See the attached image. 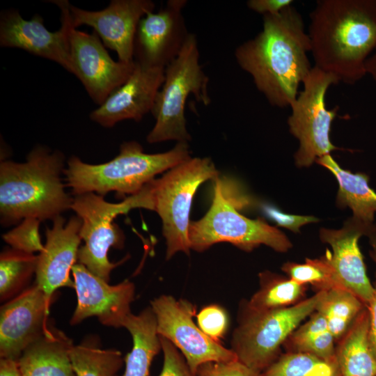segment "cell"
Returning a JSON list of instances; mask_svg holds the SVG:
<instances>
[{
    "label": "cell",
    "mask_w": 376,
    "mask_h": 376,
    "mask_svg": "<svg viewBox=\"0 0 376 376\" xmlns=\"http://www.w3.org/2000/svg\"><path fill=\"white\" fill-rule=\"evenodd\" d=\"M155 7L150 0H112L103 10L91 11L70 3L69 15L74 28L92 27L104 45L116 52L119 61L132 63L138 24Z\"/></svg>",
    "instance_id": "cell-14"
},
{
    "label": "cell",
    "mask_w": 376,
    "mask_h": 376,
    "mask_svg": "<svg viewBox=\"0 0 376 376\" xmlns=\"http://www.w3.org/2000/svg\"><path fill=\"white\" fill-rule=\"evenodd\" d=\"M74 74L95 104L101 105L131 75L135 61H115L99 36L72 28L69 34Z\"/></svg>",
    "instance_id": "cell-13"
},
{
    "label": "cell",
    "mask_w": 376,
    "mask_h": 376,
    "mask_svg": "<svg viewBox=\"0 0 376 376\" xmlns=\"http://www.w3.org/2000/svg\"><path fill=\"white\" fill-rule=\"evenodd\" d=\"M367 236L369 238V242L371 246L370 255L376 264V225L374 224Z\"/></svg>",
    "instance_id": "cell-41"
},
{
    "label": "cell",
    "mask_w": 376,
    "mask_h": 376,
    "mask_svg": "<svg viewBox=\"0 0 376 376\" xmlns=\"http://www.w3.org/2000/svg\"><path fill=\"white\" fill-rule=\"evenodd\" d=\"M258 376H340L336 361H327L312 354L287 352Z\"/></svg>",
    "instance_id": "cell-30"
},
{
    "label": "cell",
    "mask_w": 376,
    "mask_h": 376,
    "mask_svg": "<svg viewBox=\"0 0 376 376\" xmlns=\"http://www.w3.org/2000/svg\"><path fill=\"white\" fill-rule=\"evenodd\" d=\"M324 291L288 308L256 311L242 306L231 338L237 360L260 374L280 356L281 346L316 308Z\"/></svg>",
    "instance_id": "cell-8"
},
{
    "label": "cell",
    "mask_w": 376,
    "mask_h": 376,
    "mask_svg": "<svg viewBox=\"0 0 376 376\" xmlns=\"http://www.w3.org/2000/svg\"><path fill=\"white\" fill-rule=\"evenodd\" d=\"M164 354L163 366L157 376H198L187 364L184 356L168 339L159 336Z\"/></svg>",
    "instance_id": "cell-34"
},
{
    "label": "cell",
    "mask_w": 376,
    "mask_h": 376,
    "mask_svg": "<svg viewBox=\"0 0 376 376\" xmlns=\"http://www.w3.org/2000/svg\"><path fill=\"white\" fill-rule=\"evenodd\" d=\"M189 158L187 142H178L165 152L148 154L138 142L126 141L120 145L118 155L105 163L91 164L72 156L64 175L75 196L93 192L103 196L115 191L130 196L141 191L157 174Z\"/></svg>",
    "instance_id": "cell-4"
},
{
    "label": "cell",
    "mask_w": 376,
    "mask_h": 376,
    "mask_svg": "<svg viewBox=\"0 0 376 376\" xmlns=\"http://www.w3.org/2000/svg\"><path fill=\"white\" fill-rule=\"evenodd\" d=\"M338 83L336 77L313 66L303 89L290 105L288 124L299 143L295 154L299 167L310 166L317 159L340 149L330 139L331 126L338 109H328L325 102L327 90Z\"/></svg>",
    "instance_id": "cell-10"
},
{
    "label": "cell",
    "mask_w": 376,
    "mask_h": 376,
    "mask_svg": "<svg viewBox=\"0 0 376 376\" xmlns=\"http://www.w3.org/2000/svg\"><path fill=\"white\" fill-rule=\"evenodd\" d=\"M150 182L139 193L118 203L107 202L102 196L93 192L73 198L70 210L81 221L79 235L84 241L79 249L78 262L107 282L109 283L112 269L127 260L125 257L112 263L109 259L110 248L122 249L125 240L123 230L113 221L117 216L127 214L132 209L154 210Z\"/></svg>",
    "instance_id": "cell-6"
},
{
    "label": "cell",
    "mask_w": 376,
    "mask_h": 376,
    "mask_svg": "<svg viewBox=\"0 0 376 376\" xmlns=\"http://www.w3.org/2000/svg\"><path fill=\"white\" fill-rule=\"evenodd\" d=\"M0 376H23L18 360L1 358Z\"/></svg>",
    "instance_id": "cell-39"
},
{
    "label": "cell",
    "mask_w": 376,
    "mask_h": 376,
    "mask_svg": "<svg viewBox=\"0 0 376 376\" xmlns=\"http://www.w3.org/2000/svg\"><path fill=\"white\" fill-rule=\"evenodd\" d=\"M217 176L210 158L190 157L151 181L154 211L162 221L166 260L179 251L189 254V214L194 196L202 183Z\"/></svg>",
    "instance_id": "cell-9"
},
{
    "label": "cell",
    "mask_w": 376,
    "mask_h": 376,
    "mask_svg": "<svg viewBox=\"0 0 376 376\" xmlns=\"http://www.w3.org/2000/svg\"><path fill=\"white\" fill-rule=\"evenodd\" d=\"M335 339L324 318L314 311L284 343L287 352H307L327 361H336Z\"/></svg>",
    "instance_id": "cell-28"
},
{
    "label": "cell",
    "mask_w": 376,
    "mask_h": 376,
    "mask_svg": "<svg viewBox=\"0 0 376 376\" xmlns=\"http://www.w3.org/2000/svg\"><path fill=\"white\" fill-rule=\"evenodd\" d=\"M197 325L210 338L221 343L229 324L226 311L220 305L210 304L202 308L196 315Z\"/></svg>",
    "instance_id": "cell-33"
},
{
    "label": "cell",
    "mask_w": 376,
    "mask_h": 376,
    "mask_svg": "<svg viewBox=\"0 0 376 376\" xmlns=\"http://www.w3.org/2000/svg\"><path fill=\"white\" fill-rule=\"evenodd\" d=\"M72 274L77 304L70 323L75 325L88 318L97 317L105 326L123 327V321L131 313L134 283L125 280L111 285L79 263L72 267Z\"/></svg>",
    "instance_id": "cell-16"
},
{
    "label": "cell",
    "mask_w": 376,
    "mask_h": 376,
    "mask_svg": "<svg viewBox=\"0 0 376 376\" xmlns=\"http://www.w3.org/2000/svg\"><path fill=\"white\" fill-rule=\"evenodd\" d=\"M70 359L76 376H116L123 364L122 353L115 349H102L95 336L73 345Z\"/></svg>",
    "instance_id": "cell-27"
},
{
    "label": "cell",
    "mask_w": 376,
    "mask_h": 376,
    "mask_svg": "<svg viewBox=\"0 0 376 376\" xmlns=\"http://www.w3.org/2000/svg\"><path fill=\"white\" fill-rule=\"evenodd\" d=\"M72 339L52 323L18 360L23 376H76L70 359Z\"/></svg>",
    "instance_id": "cell-21"
},
{
    "label": "cell",
    "mask_w": 376,
    "mask_h": 376,
    "mask_svg": "<svg viewBox=\"0 0 376 376\" xmlns=\"http://www.w3.org/2000/svg\"><path fill=\"white\" fill-rule=\"evenodd\" d=\"M198 376H258L238 360L228 362H208L197 370Z\"/></svg>",
    "instance_id": "cell-35"
},
{
    "label": "cell",
    "mask_w": 376,
    "mask_h": 376,
    "mask_svg": "<svg viewBox=\"0 0 376 376\" xmlns=\"http://www.w3.org/2000/svg\"><path fill=\"white\" fill-rule=\"evenodd\" d=\"M40 221L34 218L23 219L17 226L4 233L2 239L10 247L34 253L44 248L39 233Z\"/></svg>",
    "instance_id": "cell-32"
},
{
    "label": "cell",
    "mask_w": 376,
    "mask_h": 376,
    "mask_svg": "<svg viewBox=\"0 0 376 376\" xmlns=\"http://www.w3.org/2000/svg\"><path fill=\"white\" fill-rule=\"evenodd\" d=\"M366 306L350 291L335 288L324 292L315 311L324 318L335 340L338 341Z\"/></svg>",
    "instance_id": "cell-26"
},
{
    "label": "cell",
    "mask_w": 376,
    "mask_h": 376,
    "mask_svg": "<svg viewBox=\"0 0 376 376\" xmlns=\"http://www.w3.org/2000/svg\"><path fill=\"white\" fill-rule=\"evenodd\" d=\"M211 206L201 219L191 221L189 239L191 249L202 252L219 242H228L251 251L261 244L279 252L292 247L287 236L262 219H251L239 209L253 204L251 198L237 188L225 184L221 178L214 179Z\"/></svg>",
    "instance_id": "cell-5"
},
{
    "label": "cell",
    "mask_w": 376,
    "mask_h": 376,
    "mask_svg": "<svg viewBox=\"0 0 376 376\" xmlns=\"http://www.w3.org/2000/svg\"><path fill=\"white\" fill-rule=\"evenodd\" d=\"M368 327L366 306L336 346L340 376H376V357L370 345Z\"/></svg>",
    "instance_id": "cell-23"
},
{
    "label": "cell",
    "mask_w": 376,
    "mask_h": 376,
    "mask_svg": "<svg viewBox=\"0 0 376 376\" xmlns=\"http://www.w3.org/2000/svg\"><path fill=\"white\" fill-rule=\"evenodd\" d=\"M260 288L246 306L256 311L288 308L304 300L307 285L270 272L259 274Z\"/></svg>",
    "instance_id": "cell-25"
},
{
    "label": "cell",
    "mask_w": 376,
    "mask_h": 376,
    "mask_svg": "<svg viewBox=\"0 0 376 376\" xmlns=\"http://www.w3.org/2000/svg\"><path fill=\"white\" fill-rule=\"evenodd\" d=\"M281 269L297 283L311 285L319 291L342 288L329 260V251L320 258H306L304 263L288 262Z\"/></svg>",
    "instance_id": "cell-31"
},
{
    "label": "cell",
    "mask_w": 376,
    "mask_h": 376,
    "mask_svg": "<svg viewBox=\"0 0 376 376\" xmlns=\"http://www.w3.org/2000/svg\"><path fill=\"white\" fill-rule=\"evenodd\" d=\"M150 306L156 316L158 335L180 351L194 373L205 363L237 360L231 349L210 338L195 324L196 306L191 302L162 295L152 300Z\"/></svg>",
    "instance_id": "cell-11"
},
{
    "label": "cell",
    "mask_w": 376,
    "mask_h": 376,
    "mask_svg": "<svg viewBox=\"0 0 376 376\" xmlns=\"http://www.w3.org/2000/svg\"><path fill=\"white\" fill-rule=\"evenodd\" d=\"M366 70L376 82V48L366 61Z\"/></svg>",
    "instance_id": "cell-40"
},
{
    "label": "cell",
    "mask_w": 376,
    "mask_h": 376,
    "mask_svg": "<svg viewBox=\"0 0 376 376\" xmlns=\"http://www.w3.org/2000/svg\"><path fill=\"white\" fill-rule=\"evenodd\" d=\"M164 68L135 61L127 80L90 113L91 120L107 128L125 120H141L152 110L164 81Z\"/></svg>",
    "instance_id": "cell-19"
},
{
    "label": "cell",
    "mask_w": 376,
    "mask_h": 376,
    "mask_svg": "<svg viewBox=\"0 0 376 376\" xmlns=\"http://www.w3.org/2000/svg\"><path fill=\"white\" fill-rule=\"evenodd\" d=\"M373 286V297L366 306L369 313L368 340L371 349L376 357V281Z\"/></svg>",
    "instance_id": "cell-38"
},
{
    "label": "cell",
    "mask_w": 376,
    "mask_h": 376,
    "mask_svg": "<svg viewBox=\"0 0 376 376\" xmlns=\"http://www.w3.org/2000/svg\"><path fill=\"white\" fill-rule=\"evenodd\" d=\"M373 226L368 227L352 217L339 230L321 228L320 230L321 241L329 244L332 249L333 253L329 251V260L339 283L366 306L373 297L374 286L367 275L359 240L363 235L367 236Z\"/></svg>",
    "instance_id": "cell-20"
},
{
    "label": "cell",
    "mask_w": 376,
    "mask_h": 376,
    "mask_svg": "<svg viewBox=\"0 0 376 376\" xmlns=\"http://www.w3.org/2000/svg\"><path fill=\"white\" fill-rule=\"evenodd\" d=\"M315 162L336 178L338 184L337 205L340 208L349 207L354 219L368 227L373 226L376 212V192L369 186L368 175L343 169L330 154L317 159Z\"/></svg>",
    "instance_id": "cell-22"
},
{
    "label": "cell",
    "mask_w": 376,
    "mask_h": 376,
    "mask_svg": "<svg viewBox=\"0 0 376 376\" xmlns=\"http://www.w3.org/2000/svg\"><path fill=\"white\" fill-rule=\"evenodd\" d=\"M208 78L199 63L198 42L189 33L178 55L165 68L164 81L157 93L151 113L155 124L146 140L155 143L169 140L188 142L185 109L189 95L207 105Z\"/></svg>",
    "instance_id": "cell-7"
},
{
    "label": "cell",
    "mask_w": 376,
    "mask_h": 376,
    "mask_svg": "<svg viewBox=\"0 0 376 376\" xmlns=\"http://www.w3.org/2000/svg\"><path fill=\"white\" fill-rule=\"evenodd\" d=\"M310 40L301 15L292 6L263 15V30L235 52L241 68L270 104L290 107L310 73Z\"/></svg>",
    "instance_id": "cell-1"
},
{
    "label": "cell",
    "mask_w": 376,
    "mask_h": 376,
    "mask_svg": "<svg viewBox=\"0 0 376 376\" xmlns=\"http://www.w3.org/2000/svg\"><path fill=\"white\" fill-rule=\"evenodd\" d=\"M264 214L276 224L277 226L287 228L293 233H299L304 225L318 221L314 216L291 214L282 212L279 208L269 204L262 205Z\"/></svg>",
    "instance_id": "cell-36"
},
{
    "label": "cell",
    "mask_w": 376,
    "mask_h": 376,
    "mask_svg": "<svg viewBox=\"0 0 376 376\" xmlns=\"http://www.w3.org/2000/svg\"><path fill=\"white\" fill-rule=\"evenodd\" d=\"M292 3V0H249L246 3L249 9L263 15H277Z\"/></svg>",
    "instance_id": "cell-37"
},
{
    "label": "cell",
    "mask_w": 376,
    "mask_h": 376,
    "mask_svg": "<svg viewBox=\"0 0 376 376\" xmlns=\"http://www.w3.org/2000/svg\"><path fill=\"white\" fill-rule=\"evenodd\" d=\"M65 155L43 146L31 150L23 163L0 164V218L4 226L26 218L54 220L71 208L73 198L65 189Z\"/></svg>",
    "instance_id": "cell-3"
},
{
    "label": "cell",
    "mask_w": 376,
    "mask_h": 376,
    "mask_svg": "<svg viewBox=\"0 0 376 376\" xmlns=\"http://www.w3.org/2000/svg\"><path fill=\"white\" fill-rule=\"evenodd\" d=\"M81 226V221L77 215L68 221L58 216L53 220L52 227L46 228V242L38 255L35 283L49 299L52 300L60 288L75 289L70 272L78 261Z\"/></svg>",
    "instance_id": "cell-18"
},
{
    "label": "cell",
    "mask_w": 376,
    "mask_h": 376,
    "mask_svg": "<svg viewBox=\"0 0 376 376\" xmlns=\"http://www.w3.org/2000/svg\"><path fill=\"white\" fill-rule=\"evenodd\" d=\"M52 300L34 282L0 309V357L19 360L49 328Z\"/></svg>",
    "instance_id": "cell-15"
},
{
    "label": "cell",
    "mask_w": 376,
    "mask_h": 376,
    "mask_svg": "<svg viewBox=\"0 0 376 376\" xmlns=\"http://www.w3.org/2000/svg\"><path fill=\"white\" fill-rule=\"evenodd\" d=\"M123 327L130 333L133 346L125 358V370L121 376H149L151 363L162 350L157 319L151 306L139 315L131 313L123 321Z\"/></svg>",
    "instance_id": "cell-24"
},
{
    "label": "cell",
    "mask_w": 376,
    "mask_h": 376,
    "mask_svg": "<svg viewBox=\"0 0 376 376\" xmlns=\"http://www.w3.org/2000/svg\"><path fill=\"white\" fill-rule=\"evenodd\" d=\"M51 1L61 12V26L58 30L49 31L38 14L26 20L17 10H4L0 17V45L21 49L49 59L74 74L69 42L70 31L73 27L69 15L70 3L66 0Z\"/></svg>",
    "instance_id": "cell-12"
},
{
    "label": "cell",
    "mask_w": 376,
    "mask_h": 376,
    "mask_svg": "<svg viewBox=\"0 0 376 376\" xmlns=\"http://www.w3.org/2000/svg\"><path fill=\"white\" fill-rule=\"evenodd\" d=\"M38 255L11 247L0 255V299L6 302L29 286L36 275Z\"/></svg>",
    "instance_id": "cell-29"
},
{
    "label": "cell",
    "mask_w": 376,
    "mask_h": 376,
    "mask_svg": "<svg viewBox=\"0 0 376 376\" xmlns=\"http://www.w3.org/2000/svg\"><path fill=\"white\" fill-rule=\"evenodd\" d=\"M308 35L314 66L354 84L376 48V0H319Z\"/></svg>",
    "instance_id": "cell-2"
},
{
    "label": "cell",
    "mask_w": 376,
    "mask_h": 376,
    "mask_svg": "<svg viewBox=\"0 0 376 376\" xmlns=\"http://www.w3.org/2000/svg\"><path fill=\"white\" fill-rule=\"evenodd\" d=\"M186 3L169 1L164 8L140 20L134 40L136 62L165 68L178 55L189 34L182 13Z\"/></svg>",
    "instance_id": "cell-17"
}]
</instances>
